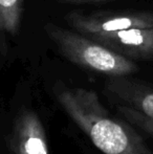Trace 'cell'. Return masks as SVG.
<instances>
[{
	"label": "cell",
	"instance_id": "obj_7",
	"mask_svg": "<svg viewBox=\"0 0 153 154\" xmlns=\"http://www.w3.org/2000/svg\"><path fill=\"white\" fill-rule=\"evenodd\" d=\"M23 0H0V53L6 51L8 39L18 34Z\"/></svg>",
	"mask_w": 153,
	"mask_h": 154
},
{
	"label": "cell",
	"instance_id": "obj_8",
	"mask_svg": "<svg viewBox=\"0 0 153 154\" xmlns=\"http://www.w3.org/2000/svg\"><path fill=\"white\" fill-rule=\"evenodd\" d=\"M115 109L121 118L133 125L137 130H141L143 133L153 138V120L124 105H115Z\"/></svg>",
	"mask_w": 153,
	"mask_h": 154
},
{
	"label": "cell",
	"instance_id": "obj_9",
	"mask_svg": "<svg viewBox=\"0 0 153 154\" xmlns=\"http://www.w3.org/2000/svg\"><path fill=\"white\" fill-rule=\"evenodd\" d=\"M57 1L61 4H72V5H77V4L98 3V2L109 1V0H57Z\"/></svg>",
	"mask_w": 153,
	"mask_h": 154
},
{
	"label": "cell",
	"instance_id": "obj_5",
	"mask_svg": "<svg viewBox=\"0 0 153 154\" xmlns=\"http://www.w3.org/2000/svg\"><path fill=\"white\" fill-rule=\"evenodd\" d=\"M11 149L14 154H49L44 127L34 111L25 110L15 121Z\"/></svg>",
	"mask_w": 153,
	"mask_h": 154
},
{
	"label": "cell",
	"instance_id": "obj_6",
	"mask_svg": "<svg viewBox=\"0 0 153 154\" xmlns=\"http://www.w3.org/2000/svg\"><path fill=\"white\" fill-rule=\"evenodd\" d=\"M105 91L116 102L136 110L153 120V87L124 77H112L106 82Z\"/></svg>",
	"mask_w": 153,
	"mask_h": 154
},
{
	"label": "cell",
	"instance_id": "obj_1",
	"mask_svg": "<svg viewBox=\"0 0 153 154\" xmlns=\"http://www.w3.org/2000/svg\"><path fill=\"white\" fill-rule=\"evenodd\" d=\"M54 92L68 116L104 154H153L136 128L111 116L93 90L58 83Z\"/></svg>",
	"mask_w": 153,
	"mask_h": 154
},
{
	"label": "cell",
	"instance_id": "obj_2",
	"mask_svg": "<svg viewBox=\"0 0 153 154\" xmlns=\"http://www.w3.org/2000/svg\"><path fill=\"white\" fill-rule=\"evenodd\" d=\"M44 31L66 59L84 68L110 77H126L139 69L131 59L81 32L51 22L45 23Z\"/></svg>",
	"mask_w": 153,
	"mask_h": 154
},
{
	"label": "cell",
	"instance_id": "obj_4",
	"mask_svg": "<svg viewBox=\"0 0 153 154\" xmlns=\"http://www.w3.org/2000/svg\"><path fill=\"white\" fill-rule=\"evenodd\" d=\"M89 38L129 59L153 60V27L103 32L92 35Z\"/></svg>",
	"mask_w": 153,
	"mask_h": 154
},
{
	"label": "cell",
	"instance_id": "obj_3",
	"mask_svg": "<svg viewBox=\"0 0 153 154\" xmlns=\"http://www.w3.org/2000/svg\"><path fill=\"white\" fill-rule=\"evenodd\" d=\"M65 20L78 32L87 37L134 27H153V14L151 13H96L83 15L72 12L65 17Z\"/></svg>",
	"mask_w": 153,
	"mask_h": 154
}]
</instances>
